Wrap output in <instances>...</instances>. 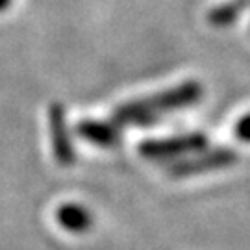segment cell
Returning a JSON list of instances; mask_svg holds the SVG:
<instances>
[{"label":"cell","instance_id":"obj_1","mask_svg":"<svg viewBox=\"0 0 250 250\" xmlns=\"http://www.w3.org/2000/svg\"><path fill=\"white\" fill-rule=\"evenodd\" d=\"M202 99V85L197 82H186L178 87L158 93L154 97L134 102L130 106L121 107L117 111L119 123H134V125H146L156 121L161 113L182 109V107L193 106L195 102Z\"/></svg>","mask_w":250,"mask_h":250},{"label":"cell","instance_id":"obj_2","mask_svg":"<svg viewBox=\"0 0 250 250\" xmlns=\"http://www.w3.org/2000/svg\"><path fill=\"white\" fill-rule=\"evenodd\" d=\"M235 161H237V154L232 148H226V146L204 148L202 152H198V156L195 158L172 163L169 167V172L172 176H191V174L232 167Z\"/></svg>","mask_w":250,"mask_h":250},{"label":"cell","instance_id":"obj_3","mask_svg":"<svg viewBox=\"0 0 250 250\" xmlns=\"http://www.w3.org/2000/svg\"><path fill=\"white\" fill-rule=\"evenodd\" d=\"M208 148V137L200 132L178 135L170 139H158V141H146L139 146V150L148 160H169L182 154H193Z\"/></svg>","mask_w":250,"mask_h":250},{"label":"cell","instance_id":"obj_4","mask_svg":"<svg viewBox=\"0 0 250 250\" xmlns=\"http://www.w3.org/2000/svg\"><path fill=\"white\" fill-rule=\"evenodd\" d=\"M58 223L62 228H65L67 232L72 233H82L87 232L93 224V219H91V213L83 208V206L78 204H65L58 209Z\"/></svg>","mask_w":250,"mask_h":250},{"label":"cell","instance_id":"obj_5","mask_svg":"<svg viewBox=\"0 0 250 250\" xmlns=\"http://www.w3.org/2000/svg\"><path fill=\"white\" fill-rule=\"evenodd\" d=\"M250 6V0H228L208 11V22L215 28H224L233 24L239 15Z\"/></svg>","mask_w":250,"mask_h":250},{"label":"cell","instance_id":"obj_6","mask_svg":"<svg viewBox=\"0 0 250 250\" xmlns=\"http://www.w3.org/2000/svg\"><path fill=\"white\" fill-rule=\"evenodd\" d=\"M235 137L243 141V143H250V113L249 115L241 117L239 121H237V125H235Z\"/></svg>","mask_w":250,"mask_h":250}]
</instances>
